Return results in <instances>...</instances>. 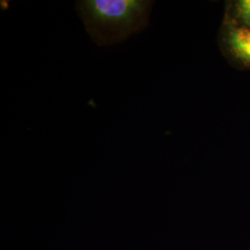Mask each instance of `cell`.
I'll list each match as a JSON object with an SVG mask.
<instances>
[{"instance_id":"obj_1","label":"cell","mask_w":250,"mask_h":250,"mask_svg":"<svg viewBox=\"0 0 250 250\" xmlns=\"http://www.w3.org/2000/svg\"><path fill=\"white\" fill-rule=\"evenodd\" d=\"M153 1L80 0L77 12L97 45H116L149 24Z\"/></svg>"},{"instance_id":"obj_2","label":"cell","mask_w":250,"mask_h":250,"mask_svg":"<svg viewBox=\"0 0 250 250\" xmlns=\"http://www.w3.org/2000/svg\"><path fill=\"white\" fill-rule=\"evenodd\" d=\"M223 44L232 59L250 68V30L224 22Z\"/></svg>"},{"instance_id":"obj_3","label":"cell","mask_w":250,"mask_h":250,"mask_svg":"<svg viewBox=\"0 0 250 250\" xmlns=\"http://www.w3.org/2000/svg\"><path fill=\"white\" fill-rule=\"evenodd\" d=\"M224 22L250 30V0H236L229 5Z\"/></svg>"}]
</instances>
